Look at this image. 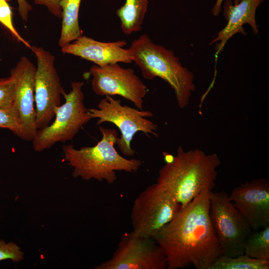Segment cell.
I'll use <instances>...</instances> for the list:
<instances>
[{"mask_svg": "<svg viewBox=\"0 0 269 269\" xmlns=\"http://www.w3.org/2000/svg\"><path fill=\"white\" fill-rule=\"evenodd\" d=\"M229 196L252 230L269 225V182L266 178L246 181L235 187Z\"/></svg>", "mask_w": 269, "mask_h": 269, "instance_id": "4fadbf2b", "label": "cell"}, {"mask_svg": "<svg viewBox=\"0 0 269 269\" xmlns=\"http://www.w3.org/2000/svg\"><path fill=\"white\" fill-rule=\"evenodd\" d=\"M83 84L79 81L71 83V90L63 95L64 103L55 110L53 122L37 130L32 140L34 151L41 152L58 142L72 140L92 119L84 103Z\"/></svg>", "mask_w": 269, "mask_h": 269, "instance_id": "5b68a950", "label": "cell"}, {"mask_svg": "<svg viewBox=\"0 0 269 269\" xmlns=\"http://www.w3.org/2000/svg\"><path fill=\"white\" fill-rule=\"evenodd\" d=\"M99 129L102 137L95 145L79 149L72 144L62 145L64 158L73 168V176L85 180H105L111 184L117 179L116 171L137 172L141 161L123 157L115 147L118 138L117 131L102 127H99Z\"/></svg>", "mask_w": 269, "mask_h": 269, "instance_id": "3957f363", "label": "cell"}, {"mask_svg": "<svg viewBox=\"0 0 269 269\" xmlns=\"http://www.w3.org/2000/svg\"><path fill=\"white\" fill-rule=\"evenodd\" d=\"M34 2L38 5L47 7L49 11L55 17L61 19L62 10L60 5L61 0H33Z\"/></svg>", "mask_w": 269, "mask_h": 269, "instance_id": "cb8c5ba5", "label": "cell"}, {"mask_svg": "<svg viewBox=\"0 0 269 269\" xmlns=\"http://www.w3.org/2000/svg\"><path fill=\"white\" fill-rule=\"evenodd\" d=\"M89 74L92 76V90L97 95L120 96L131 101L138 109L143 110L147 88L133 69L122 67L118 63L103 67L95 65Z\"/></svg>", "mask_w": 269, "mask_h": 269, "instance_id": "8fae6325", "label": "cell"}, {"mask_svg": "<svg viewBox=\"0 0 269 269\" xmlns=\"http://www.w3.org/2000/svg\"><path fill=\"white\" fill-rule=\"evenodd\" d=\"M210 220L223 255L236 257L244 254L245 241L252 229L234 206L225 191L209 192Z\"/></svg>", "mask_w": 269, "mask_h": 269, "instance_id": "ba28073f", "label": "cell"}, {"mask_svg": "<svg viewBox=\"0 0 269 269\" xmlns=\"http://www.w3.org/2000/svg\"><path fill=\"white\" fill-rule=\"evenodd\" d=\"M210 191H202L153 238L165 255L167 269H209L223 255L210 218Z\"/></svg>", "mask_w": 269, "mask_h": 269, "instance_id": "6da1fadb", "label": "cell"}, {"mask_svg": "<svg viewBox=\"0 0 269 269\" xmlns=\"http://www.w3.org/2000/svg\"><path fill=\"white\" fill-rule=\"evenodd\" d=\"M148 0H126L117 10L123 32L127 35L141 30L147 11Z\"/></svg>", "mask_w": 269, "mask_h": 269, "instance_id": "e0dca14e", "label": "cell"}, {"mask_svg": "<svg viewBox=\"0 0 269 269\" xmlns=\"http://www.w3.org/2000/svg\"><path fill=\"white\" fill-rule=\"evenodd\" d=\"M81 0H61L62 26L58 45L61 47L82 36L79 23V12Z\"/></svg>", "mask_w": 269, "mask_h": 269, "instance_id": "2e32d148", "label": "cell"}, {"mask_svg": "<svg viewBox=\"0 0 269 269\" xmlns=\"http://www.w3.org/2000/svg\"><path fill=\"white\" fill-rule=\"evenodd\" d=\"M23 256V252L16 244L0 240V261L10 260L13 262H19Z\"/></svg>", "mask_w": 269, "mask_h": 269, "instance_id": "603a6c76", "label": "cell"}, {"mask_svg": "<svg viewBox=\"0 0 269 269\" xmlns=\"http://www.w3.org/2000/svg\"><path fill=\"white\" fill-rule=\"evenodd\" d=\"M181 208L169 193L153 183L142 191L134 201L131 212L133 232L153 238L170 222Z\"/></svg>", "mask_w": 269, "mask_h": 269, "instance_id": "52a82bcc", "label": "cell"}, {"mask_svg": "<svg viewBox=\"0 0 269 269\" xmlns=\"http://www.w3.org/2000/svg\"><path fill=\"white\" fill-rule=\"evenodd\" d=\"M264 0H241L233 5L231 0H226L224 5V15L228 20L227 24L217 34L210 44L216 43V54H220L228 41L234 35L240 33L246 35L243 25L249 24L255 34L259 32L256 20L258 7Z\"/></svg>", "mask_w": 269, "mask_h": 269, "instance_id": "9a60e30c", "label": "cell"}, {"mask_svg": "<svg viewBox=\"0 0 269 269\" xmlns=\"http://www.w3.org/2000/svg\"><path fill=\"white\" fill-rule=\"evenodd\" d=\"M7 0H0V23L18 41L31 49V45L21 36L13 25L12 10Z\"/></svg>", "mask_w": 269, "mask_h": 269, "instance_id": "44dd1931", "label": "cell"}, {"mask_svg": "<svg viewBox=\"0 0 269 269\" xmlns=\"http://www.w3.org/2000/svg\"><path fill=\"white\" fill-rule=\"evenodd\" d=\"M220 163L216 153L207 154L198 149L186 151L179 145L173 159L159 169L156 183L174 197L181 209L202 191L214 189Z\"/></svg>", "mask_w": 269, "mask_h": 269, "instance_id": "7a4b0ae2", "label": "cell"}, {"mask_svg": "<svg viewBox=\"0 0 269 269\" xmlns=\"http://www.w3.org/2000/svg\"><path fill=\"white\" fill-rule=\"evenodd\" d=\"M269 260L252 258L244 254L236 257L222 255L209 269H269Z\"/></svg>", "mask_w": 269, "mask_h": 269, "instance_id": "ac0fdd59", "label": "cell"}, {"mask_svg": "<svg viewBox=\"0 0 269 269\" xmlns=\"http://www.w3.org/2000/svg\"><path fill=\"white\" fill-rule=\"evenodd\" d=\"M129 48L144 78L164 80L174 90L178 107H187L191 93L195 90L194 75L182 65L172 50L155 44L146 34L134 40Z\"/></svg>", "mask_w": 269, "mask_h": 269, "instance_id": "277c9868", "label": "cell"}, {"mask_svg": "<svg viewBox=\"0 0 269 269\" xmlns=\"http://www.w3.org/2000/svg\"><path fill=\"white\" fill-rule=\"evenodd\" d=\"M0 128L9 130L19 137L21 126L15 107L9 109L0 108Z\"/></svg>", "mask_w": 269, "mask_h": 269, "instance_id": "7402d4cb", "label": "cell"}, {"mask_svg": "<svg viewBox=\"0 0 269 269\" xmlns=\"http://www.w3.org/2000/svg\"><path fill=\"white\" fill-rule=\"evenodd\" d=\"M36 56L35 104L37 129L50 124L54 118L56 108L61 105V97L65 92L55 66V57L41 47L31 46Z\"/></svg>", "mask_w": 269, "mask_h": 269, "instance_id": "9c48e42d", "label": "cell"}, {"mask_svg": "<svg viewBox=\"0 0 269 269\" xmlns=\"http://www.w3.org/2000/svg\"><path fill=\"white\" fill-rule=\"evenodd\" d=\"M167 261L161 247L152 238L132 232L122 235L112 257L95 269H166Z\"/></svg>", "mask_w": 269, "mask_h": 269, "instance_id": "30bf717a", "label": "cell"}, {"mask_svg": "<svg viewBox=\"0 0 269 269\" xmlns=\"http://www.w3.org/2000/svg\"><path fill=\"white\" fill-rule=\"evenodd\" d=\"M97 107L88 109L91 118L98 119V125L109 122L118 128L121 135L118 138L117 144L120 151L126 156H132L135 153V150L132 148L131 142L137 132H142L147 136H149V134L158 136L155 132L157 125L146 118L153 116L149 111L122 105L120 99H115L109 96L101 99Z\"/></svg>", "mask_w": 269, "mask_h": 269, "instance_id": "8992f818", "label": "cell"}, {"mask_svg": "<svg viewBox=\"0 0 269 269\" xmlns=\"http://www.w3.org/2000/svg\"><path fill=\"white\" fill-rule=\"evenodd\" d=\"M244 254L254 259L269 260V225L249 235Z\"/></svg>", "mask_w": 269, "mask_h": 269, "instance_id": "d6986e66", "label": "cell"}, {"mask_svg": "<svg viewBox=\"0 0 269 269\" xmlns=\"http://www.w3.org/2000/svg\"><path fill=\"white\" fill-rule=\"evenodd\" d=\"M18 4V11L22 19L27 21L29 12L32 10L31 5L26 0H16Z\"/></svg>", "mask_w": 269, "mask_h": 269, "instance_id": "d4e9b609", "label": "cell"}, {"mask_svg": "<svg viewBox=\"0 0 269 269\" xmlns=\"http://www.w3.org/2000/svg\"><path fill=\"white\" fill-rule=\"evenodd\" d=\"M127 42L124 40L106 42L82 35L61 47V52L79 57L103 67L119 62L131 63L133 62L129 48H124Z\"/></svg>", "mask_w": 269, "mask_h": 269, "instance_id": "5bb4252c", "label": "cell"}, {"mask_svg": "<svg viewBox=\"0 0 269 269\" xmlns=\"http://www.w3.org/2000/svg\"><path fill=\"white\" fill-rule=\"evenodd\" d=\"M36 69L27 57L22 56L10 71L15 82L14 106L21 126L19 137L25 141H32L38 130L34 94Z\"/></svg>", "mask_w": 269, "mask_h": 269, "instance_id": "7c38bea8", "label": "cell"}, {"mask_svg": "<svg viewBox=\"0 0 269 269\" xmlns=\"http://www.w3.org/2000/svg\"><path fill=\"white\" fill-rule=\"evenodd\" d=\"M15 82L10 75L0 78V108L4 109L14 107V100Z\"/></svg>", "mask_w": 269, "mask_h": 269, "instance_id": "ffe728a7", "label": "cell"}, {"mask_svg": "<svg viewBox=\"0 0 269 269\" xmlns=\"http://www.w3.org/2000/svg\"><path fill=\"white\" fill-rule=\"evenodd\" d=\"M223 0H216V3L212 8L211 11L214 15L218 16L221 10V4ZM241 0H234V4H237Z\"/></svg>", "mask_w": 269, "mask_h": 269, "instance_id": "484cf974", "label": "cell"}]
</instances>
